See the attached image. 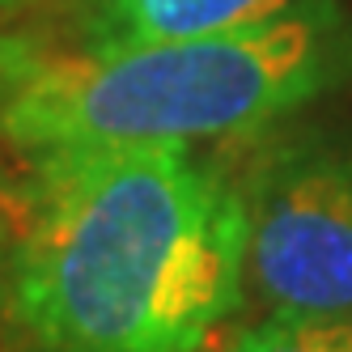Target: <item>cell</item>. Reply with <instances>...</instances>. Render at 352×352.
Returning <instances> with one entry per match:
<instances>
[{
    "instance_id": "6da1fadb",
    "label": "cell",
    "mask_w": 352,
    "mask_h": 352,
    "mask_svg": "<svg viewBox=\"0 0 352 352\" xmlns=\"http://www.w3.org/2000/svg\"><path fill=\"white\" fill-rule=\"evenodd\" d=\"M246 293V191L195 144L30 157L5 318L21 352H199Z\"/></svg>"
},
{
    "instance_id": "7a4b0ae2",
    "label": "cell",
    "mask_w": 352,
    "mask_h": 352,
    "mask_svg": "<svg viewBox=\"0 0 352 352\" xmlns=\"http://www.w3.org/2000/svg\"><path fill=\"white\" fill-rule=\"evenodd\" d=\"M348 77V9L314 0L217 34L47 60L5 94L0 132L26 157L89 144H204L272 128Z\"/></svg>"
},
{
    "instance_id": "3957f363",
    "label": "cell",
    "mask_w": 352,
    "mask_h": 352,
    "mask_svg": "<svg viewBox=\"0 0 352 352\" xmlns=\"http://www.w3.org/2000/svg\"><path fill=\"white\" fill-rule=\"evenodd\" d=\"M246 289L280 318H352V144L301 136L246 174Z\"/></svg>"
},
{
    "instance_id": "277c9868",
    "label": "cell",
    "mask_w": 352,
    "mask_h": 352,
    "mask_svg": "<svg viewBox=\"0 0 352 352\" xmlns=\"http://www.w3.org/2000/svg\"><path fill=\"white\" fill-rule=\"evenodd\" d=\"M306 5L314 0H77L72 52H119L140 43L217 34Z\"/></svg>"
},
{
    "instance_id": "5b68a950",
    "label": "cell",
    "mask_w": 352,
    "mask_h": 352,
    "mask_svg": "<svg viewBox=\"0 0 352 352\" xmlns=\"http://www.w3.org/2000/svg\"><path fill=\"white\" fill-rule=\"evenodd\" d=\"M225 352H352V318L263 314L259 322L242 327Z\"/></svg>"
},
{
    "instance_id": "8992f818",
    "label": "cell",
    "mask_w": 352,
    "mask_h": 352,
    "mask_svg": "<svg viewBox=\"0 0 352 352\" xmlns=\"http://www.w3.org/2000/svg\"><path fill=\"white\" fill-rule=\"evenodd\" d=\"M9 259H13V238L0 221V318H5V306H9Z\"/></svg>"
},
{
    "instance_id": "52a82bcc",
    "label": "cell",
    "mask_w": 352,
    "mask_h": 352,
    "mask_svg": "<svg viewBox=\"0 0 352 352\" xmlns=\"http://www.w3.org/2000/svg\"><path fill=\"white\" fill-rule=\"evenodd\" d=\"M26 5H30V0H0V30H5V26H9V21H13L21 9H26Z\"/></svg>"
},
{
    "instance_id": "ba28073f",
    "label": "cell",
    "mask_w": 352,
    "mask_h": 352,
    "mask_svg": "<svg viewBox=\"0 0 352 352\" xmlns=\"http://www.w3.org/2000/svg\"><path fill=\"white\" fill-rule=\"evenodd\" d=\"M199 352H204V348H199Z\"/></svg>"
}]
</instances>
